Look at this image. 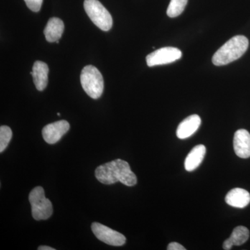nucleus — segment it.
<instances>
[{
  "mask_svg": "<svg viewBox=\"0 0 250 250\" xmlns=\"http://www.w3.org/2000/svg\"><path fill=\"white\" fill-rule=\"evenodd\" d=\"M95 177L99 182L106 185L119 182L126 187H134L137 184V177L129 164L120 159L98 166L95 170Z\"/></svg>",
  "mask_w": 250,
  "mask_h": 250,
  "instance_id": "f257e3e1",
  "label": "nucleus"
},
{
  "mask_svg": "<svg viewBox=\"0 0 250 250\" xmlns=\"http://www.w3.org/2000/svg\"><path fill=\"white\" fill-rule=\"evenodd\" d=\"M249 47V41L246 36H234L224 44L213 55L212 62L217 66L228 65L241 58Z\"/></svg>",
  "mask_w": 250,
  "mask_h": 250,
  "instance_id": "f03ea898",
  "label": "nucleus"
},
{
  "mask_svg": "<svg viewBox=\"0 0 250 250\" xmlns=\"http://www.w3.org/2000/svg\"><path fill=\"white\" fill-rule=\"evenodd\" d=\"M81 84L90 98H100L104 91V80L101 72L93 65L83 67L80 75Z\"/></svg>",
  "mask_w": 250,
  "mask_h": 250,
  "instance_id": "7ed1b4c3",
  "label": "nucleus"
},
{
  "mask_svg": "<svg viewBox=\"0 0 250 250\" xmlns=\"http://www.w3.org/2000/svg\"><path fill=\"white\" fill-rule=\"evenodd\" d=\"M33 218L36 220H47L53 213L52 202L46 198L43 188H34L29 195Z\"/></svg>",
  "mask_w": 250,
  "mask_h": 250,
  "instance_id": "20e7f679",
  "label": "nucleus"
},
{
  "mask_svg": "<svg viewBox=\"0 0 250 250\" xmlns=\"http://www.w3.org/2000/svg\"><path fill=\"white\" fill-rule=\"evenodd\" d=\"M84 9L92 22L101 30L107 31L113 26V18L98 0H85Z\"/></svg>",
  "mask_w": 250,
  "mask_h": 250,
  "instance_id": "39448f33",
  "label": "nucleus"
},
{
  "mask_svg": "<svg viewBox=\"0 0 250 250\" xmlns=\"http://www.w3.org/2000/svg\"><path fill=\"white\" fill-rule=\"evenodd\" d=\"M182 52L180 49L172 47H166L157 49L146 57V62L149 67L171 63L182 58Z\"/></svg>",
  "mask_w": 250,
  "mask_h": 250,
  "instance_id": "423d86ee",
  "label": "nucleus"
},
{
  "mask_svg": "<svg viewBox=\"0 0 250 250\" xmlns=\"http://www.w3.org/2000/svg\"><path fill=\"white\" fill-rule=\"evenodd\" d=\"M91 229L98 239L112 246H123L126 243V238L122 233L98 223H93Z\"/></svg>",
  "mask_w": 250,
  "mask_h": 250,
  "instance_id": "0eeeda50",
  "label": "nucleus"
},
{
  "mask_svg": "<svg viewBox=\"0 0 250 250\" xmlns=\"http://www.w3.org/2000/svg\"><path fill=\"white\" fill-rule=\"evenodd\" d=\"M70 124L66 121H59L46 125L42 129V137L48 144H55L70 129Z\"/></svg>",
  "mask_w": 250,
  "mask_h": 250,
  "instance_id": "6e6552de",
  "label": "nucleus"
},
{
  "mask_svg": "<svg viewBox=\"0 0 250 250\" xmlns=\"http://www.w3.org/2000/svg\"><path fill=\"white\" fill-rule=\"evenodd\" d=\"M233 149L238 157H250V134L246 129H238L233 138Z\"/></svg>",
  "mask_w": 250,
  "mask_h": 250,
  "instance_id": "1a4fd4ad",
  "label": "nucleus"
},
{
  "mask_svg": "<svg viewBox=\"0 0 250 250\" xmlns=\"http://www.w3.org/2000/svg\"><path fill=\"white\" fill-rule=\"evenodd\" d=\"M201 125V118L194 114L188 117L179 124L177 129V136L179 139H186L195 134Z\"/></svg>",
  "mask_w": 250,
  "mask_h": 250,
  "instance_id": "9d476101",
  "label": "nucleus"
},
{
  "mask_svg": "<svg viewBox=\"0 0 250 250\" xmlns=\"http://www.w3.org/2000/svg\"><path fill=\"white\" fill-rule=\"evenodd\" d=\"M48 65L45 62L40 61L34 62L31 74L36 89L39 91H42L47 87L48 83Z\"/></svg>",
  "mask_w": 250,
  "mask_h": 250,
  "instance_id": "9b49d317",
  "label": "nucleus"
},
{
  "mask_svg": "<svg viewBox=\"0 0 250 250\" xmlns=\"http://www.w3.org/2000/svg\"><path fill=\"white\" fill-rule=\"evenodd\" d=\"M225 202L235 208H245L250 202V192L245 189L236 188L228 192L225 197Z\"/></svg>",
  "mask_w": 250,
  "mask_h": 250,
  "instance_id": "f8f14e48",
  "label": "nucleus"
},
{
  "mask_svg": "<svg viewBox=\"0 0 250 250\" xmlns=\"http://www.w3.org/2000/svg\"><path fill=\"white\" fill-rule=\"evenodd\" d=\"M64 23L58 18H52L49 20L44 29L46 40L49 42H57L62 38L64 31Z\"/></svg>",
  "mask_w": 250,
  "mask_h": 250,
  "instance_id": "ddd939ff",
  "label": "nucleus"
},
{
  "mask_svg": "<svg viewBox=\"0 0 250 250\" xmlns=\"http://www.w3.org/2000/svg\"><path fill=\"white\" fill-rule=\"evenodd\" d=\"M206 154V147L203 145H198L192 148L186 158L184 166L188 172L195 170L204 160Z\"/></svg>",
  "mask_w": 250,
  "mask_h": 250,
  "instance_id": "4468645a",
  "label": "nucleus"
},
{
  "mask_svg": "<svg viewBox=\"0 0 250 250\" xmlns=\"http://www.w3.org/2000/svg\"><path fill=\"white\" fill-rule=\"evenodd\" d=\"M249 229L244 226H238L233 230L228 240L233 246H239L244 244L249 239Z\"/></svg>",
  "mask_w": 250,
  "mask_h": 250,
  "instance_id": "2eb2a0df",
  "label": "nucleus"
},
{
  "mask_svg": "<svg viewBox=\"0 0 250 250\" xmlns=\"http://www.w3.org/2000/svg\"><path fill=\"white\" fill-rule=\"evenodd\" d=\"M188 0H170L167 9V15L170 18H176L183 13Z\"/></svg>",
  "mask_w": 250,
  "mask_h": 250,
  "instance_id": "dca6fc26",
  "label": "nucleus"
},
{
  "mask_svg": "<svg viewBox=\"0 0 250 250\" xmlns=\"http://www.w3.org/2000/svg\"><path fill=\"white\" fill-rule=\"evenodd\" d=\"M12 131L11 128L8 126H1L0 127V152H3L8 145L9 144L10 141L12 139Z\"/></svg>",
  "mask_w": 250,
  "mask_h": 250,
  "instance_id": "f3484780",
  "label": "nucleus"
},
{
  "mask_svg": "<svg viewBox=\"0 0 250 250\" xmlns=\"http://www.w3.org/2000/svg\"><path fill=\"white\" fill-rule=\"evenodd\" d=\"M27 7L34 12H39L42 6V0H24Z\"/></svg>",
  "mask_w": 250,
  "mask_h": 250,
  "instance_id": "a211bd4d",
  "label": "nucleus"
},
{
  "mask_svg": "<svg viewBox=\"0 0 250 250\" xmlns=\"http://www.w3.org/2000/svg\"><path fill=\"white\" fill-rule=\"evenodd\" d=\"M167 250H186V248L183 246L177 243V242H172L167 246Z\"/></svg>",
  "mask_w": 250,
  "mask_h": 250,
  "instance_id": "6ab92c4d",
  "label": "nucleus"
},
{
  "mask_svg": "<svg viewBox=\"0 0 250 250\" xmlns=\"http://www.w3.org/2000/svg\"><path fill=\"white\" fill-rule=\"evenodd\" d=\"M38 250H55V249H54V248H51V247L45 246L39 247V248H38Z\"/></svg>",
  "mask_w": 250,
  "mask_h": 250,
  "instance_id": "aec40b11",
  "label": "nucleus"
},
{
  "mask_svg": "<svg viewBox=\"0 0 250 250\" xmlns=\"http://www.w3.org/2000/svg\"><path fill=\"white\" fill-rule=\"evenodd\" d=\"M57 115H58L59 116H61L60 113H57Z\"/></svg>",
  "mask_w": 250,
  "mask_h": 250,
  "instance_id": "412c9836",
  "label": "nucleus"
}]
</instances>
